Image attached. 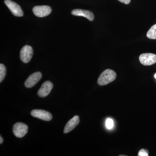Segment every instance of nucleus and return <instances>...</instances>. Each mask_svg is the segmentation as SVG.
Here are the masks:
<instances>
[{
  "label": "nucleus",
  "instance_id": "f257e3e1",
  "mask_svg": "<svg viewBox=\"0 0 156 156\" xmlns=\"http://www.w3.org/2000/svg\"><path fill=\"white\" fill-rule=\"evenodd\" d=\"M116 76V73L112 70H105L99 76L98 83L99 86H105L114 81Z\"/></svg>",
  "mask_w": 156,
  "mask_h": 156
},
{
  "label": "nucleus",
  "instance_id": "f03ea898",
  "mask_svg": "<svg viewBox=\"0 0 156 156\" xmlns=\"http://www.w3.org/2000/svg\"><path fill=\"white\" fill-rule=\"evenodd\" d=\"M28 126L23 123L17 122L14 124L13 128V132L16 137L22 138L28 131Z\"/></svg>",
  "mask_w": 156,
  "mask_h": 156
},
{
  "label": "nucleus",
  "instance_id": "7ed1b4c3",
  "mask_svg": "<svg viewBox=\"0 0 156 156\" xmlns=\"http://www.w3.org/2000/svg\"><path fill=\"white\" fill-rule=\"evenodd\" d=\"M33 55V50L30 46L25 45L20 51V58L23 63H28Z\"/></svg>",
  "mask_w": 156,
  "mask_h": 156
},
{
  "label": "nucleus",
  "instance_id": "20e7f679",
  "mask_svg": "<svg viewBox=\"0 0 156 156\" xmlns=\"http://www.w3.org/2000/svg\"><path fill=\"white\" fill-rule=\"evenodd\" d=\"M5 3L14 16L16 17H22L23 16V13L22 9L17 3L11 0H5Z\"/></svg>",
  "mask_w": 156,
  "mask_h": 156
},
{
  "label": "nucleus",
  "instance_id": "39448f33",
  "mask_svg": "<svg viewBox=\"0 0 156 156\" xmlns=\"http://www.w3.org/2000/svg\"><path fill=\"white\" fill-rule=\"evenodd\" d=\"M52 9L50 6L47 5L35 6L33 12L37 17H43L48 16L51 13Z\"/></svg>",
  "mask_w": 156,
  "mask_h": 156
},
{
  "label": "nucleus",
  "instance_id": "423d86ee",
  "mask_svg": "<svg viewBox=\"0 0 156 156\" xmlns=\"http://www.w3.org/2000/svg\"><path fill=\"white\" fill-rule=\"evenodd\" d=\"M140 63L144 66H151L156 62V55L153 53H145L139 56Z\"/></svg>",
  "mask_w": 156,
  "mask_h": 156
},
{
  "label": "nucleus",
  "instance_id": "0eeeda50",
  "mask_svg": "<svg viewBox=\"0 0 156 156\" xmlns=\"http://www.w3.org/2000/svg\"><path fill=\"white\" fill-rule=\"evenodd\" d=\"M30 114L33 117L44 121H50L52 119V115L50 113L43 110H33Z\"/></svg>",
  "mask_w": 156,
  "mask_h": 156
},
{
  "label": "nucleus",
  "instance_id": "6e6552de",
  "mask_svg": "<svg viewBox=\"0 0 156 156\" xmlns=\"http://www.w3.org/2000/svg\"><path fill=\"white\" fill-rule=\"evenodd\" d=\"M42 77L41 73L37 72L32 74L27 78L25 82V87L27 88H31L38 83Z\"/></svg>",
  "mask_w": 156,
  "mask_h": 156
},
{
  "label": "nucleus",
  "instance_id": "1a4fd4ad",
  "mask_svg": "<svg viewBox=\"0 0 156 156\" xmlns=\"http://www.w3.org/2000/svg\"><path fill=\"white\" fill-rule=\"evenodd\" d=\"M53 88V84L49 81H47L42 84L41 87L38 91L37 94L40 97L44 98L50 94Z\"/></svg>",
  "mask_w": 156,
  "mask_h": 156
},
{
  "label": "nucleus",
  "instance_id": "9d476101",
  "mask_svg": "<svg viewBox=\"0 0 156 156\" xmlns=\"http://www.w3.org/2000/svg\"><path fill=\"white\" fill-rule=\"evenodd\" d=\"M72 15L76 16H82L86 17L90 21L94 20V15L91 11L88 10H82V9H74L72 11Z\"/></svg>",
  "mask_w": 156,
  "mask_h": 156
},
{
  "label": "nucleus",
  "instance_id": "9b49d317",
  "mask_svg": "<svg viewBox=\"0 0 156 156\" xmlns=\"http://www.w3.org/2000/svg\"><path fill=\"white\" fill-rule=\"evenodd\" d=\"M80 122V118L79 116H74L72 119L69 121L66 125L64 129V133L65 134L69 133L72 131L73 129L78 126Z\"/></svg>",
  "mask_w": 156,
  "mask_h": 156
},
{
  "label": "nucleus",
  "instance_id": "f8f14e48",
  "mask_svg": "<svg viewBox=\"0 0 156 156\" xmlns=\"http://www.w3.org/2000/svg\"><path fill=\"white\" fill-rule=\"evenodd\" d=\"M147 37L148 38L155 40L156 39V24L151 27L147 34Z\"/></svg>",
  "mask_w": 156,
  "mask_h": 156
},
{
  "label": "nucleus",
  "instance_id": "ddd939ff",
  "mask_svg": "<svg viewBox=\"0 0 156 156\" xmlns=\"http://www.w3.org/2000/svg\"><path fill=\"white\" fill-rule=\"evenodd\" d=\"M6 69L4 64L1 63L0 64V83L4 80L6 76Z\"/></svg>",
  "mask_w": 156,
  "mask_h": 156
},
{
  "label": "nucleus",
  "instance_id": "4468645a",
  "mask_svg": "<svg viewBox=\"0 0 156 156\" xmlns=\"http://www.w3.org/2000/svg\"><path fill=\"white\" fill-rule=\"evenodd\" d=\"M114 126V122L111 119H108L106 121V126L108 129H111Z\"/></svg>",
  "mask_w": 156,
  "mask_h": 156
},
{
  "label": "nucleus",
  "instance_id": "2eb2a0df",
  "mask_svg": "<svg viewBox=\"0 0 156 156\" xmlns=\"http://www.w3.org/2000/svg\"><path fill=\"white\" fill-rule=\"evenodd\" d=\"M148 151L147 150L142 149L139 151L138 156H148Z\"/></svg>",
  "mask_w": 156,
  "mask_h": 156
},
{
  "label": "nucleus",
  "instance_id": "dca6fc26",
  "mask_svg": "<svg viewBox=\"0 0 156 156\" xmlns=\"http://www.w3.org/2000/svg\"><path fill=\"white\" fill-rule=\"evenodd\" d=\"M119 2L123 3V4H126V5H128L131 2V0H118Z\"/></svg>",
  "mask_w": 156,
  "mask_h": 156
},
{
  "label": "nucleus",
  "instance_id": "f3484780",
  "mask_svg": "<svg viewBox=\"0 0 156 156\" xmlns=\"http://www.w3.org/2000/svg\"><path fill=\"white\" fill-rule=\"evenodd\" d=\"M0 140H0V144H2V143L3 142V139L2 137V136H0Z\"/></svg>",
  "mask_w": 156,
  "mask_h": 156
},
{
  "label": "nucleus",
  "instance_id": "a211bd4d",
  "mask_svg": "<svg viewBox=\"0 0 156 156\" xmlns=\"http://www.w3.org/2000/svg\"><path fill=\"white\" fill-rule=\"evenodd\" d=\"M154 77H155V79H156V73L155 74V75H154Z\"/></svg>",
  "mask_w": 156,
  "mask_h": 156
}]
</instances>
